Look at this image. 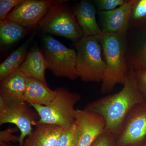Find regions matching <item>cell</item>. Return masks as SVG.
<instances>
[{"label": "cell", "mask_w": 146, "mask_h": 146, "mask_svg": "<svg viewBox=\"0 0 146 146\" xmlns=\"http://www.w3.org/2000/svg\"><path fill=\"white\" fill-rule=\"evenodd\" d=\"M144 102L137 86L135 72L128 70L121 91L89 103L84 109L101 117L105 123V130L117 136L131 110Z\"/></svg>", "instance_id": "1"}, {"label": "cell", "mask_w": 146, "mask_h": 146, "mask_svg": "<svg viewBox=\"0 0 146 146\" xmlns=\"http://www.w3.org/2000/svg\"><path fill=\"white\" fill-rule=\"evenodd\" d=\"M127 36L103 33L98 36L106 63L101 86L102 94L111 92L119 84L123 85L125 83L128 72L125 59Z\"/></svg>", "instance_id": "2"}, {"label": "cell", "mask_w": 146, "mask_h": 146, "mask_svg": "<svg viewBox=\"0 0 146 146\" xmlns=\"http://www.w3.org/2000/svg\"><path fill=\"white\" fill-rule=\"evenodd\" d=\"M56 89L57 94L48 105H30L39 115L37 123L53 125L68 129L76 122L74 106L80 100V96L63 87Z\"/></svg>", "instance_id": "3"}, {"label": "cell", "mask_w": 146, "mask_h": 146, "mask_svg": "<svg viewBox=\"0 0 146 146\" xmlns=\"http://www.w3.org/2000/svg\"><path fill=\"white\" fill-rule=\"evenodd\" d=\"M77 54L76 69L85 82H102L106 63L101 45L96 36H84L74 44Z\"/></svg>", "instance_id": "4"}, {"label": "cell", "mask_w": 146, "mask_h": 146, "mask_svg": "<svg viewBox=\"0 0 146 146\" xmlns=\"http://www.w3.org/2000/svg\"><path fill=\"white\" fill-rule=\"evenodd\" d=\"M58 0L39 23L37 28L46 33L63 36L74 44L84 36L73 11L66 3Z\"/></svg>", "instance_id": "5"}, {"label": "cell", "mask_w": 146, "mask_h": 146, "mask_svg": "<svg viewBox=\"0 0 146 146\" xmlns=\"http://www.w3.org/2000/svg\"><path fill=\"white\" fill-rule=\"evenodd\" d=\"M43 54L47 69L57 78L64 77L71 80L79 78L76 66V52L69 48L50 35L43 37Z\"/></svg>", "instance_id": "6"}, {"label": "cell", "mask_w": 146, "mask_h": 146, "mask_svg": "<svg viewBox=\"0 0 146 146\" xmlns=\"http://www.w3.org/2000/svg\"><path fill=\"white\" fill-rule=\"evenodd\" d=\"M39 116L31 106L24 100L7 102L0 98V125H15L20 131V146L36 125Z\"/></svg>", "instance_id": "7"}, {"label": "cell", "mask_w": 146, "mask_h": 146, "mask_svg": "<svg viewBox=\"0 0 146 146\" xmlns=\"http://www.w3.org/2000/svg\"><path fill=\"white\" fill-rule=\"evenodd\" d=\"M117 146H141L146 143V102L136 105L128 114L116 138Z\"/></svg>", "instance_id": "8"}, {"label": "cell", "mask_w": 146, "mask_h": 146, "mask_svg": "<svg viewBox=\"0 0 146 146\" xmlns=\"http://www.w3.org/2000/svg\"><path fill=\"white\" fill-rule=\"evenodd\" d=\"M58 0H24L9 13L6 20L16 21L32 30Z\"/></svg>", "instance_id": "9"}, {"label": "cell", "mask_w": 146, "mask_h": 146, "mask_svg": "<svg viewBox=\"0 0 146 146\" xmlns=\"http://www.w3.org/2000/svg\"><path fill=\"white\" fill-rule=\"evenodd\" d=\"M135 0H127L125 3L113 10L98 11L100 28L103 33L127 35Z\"/></svg>", "instance_id": "10"}, {"label": "cell", "mask_w": 146, "mask_h": 146, "mask_svg": "<svg viewBox=\"0 0 146 146\" xmlns=\"http://www.w3.org/2000/svg\"><path fill=\"white\" fill-rule=\"evenodd\" d=\"M75 117L80 131L78 146H91L104 131V119L96 113L84 109H76Z\"/></svg>", "instance_id": "11"}, {"label": "cell", "mask_w": 146, "mask_h": 146, "mask_svg": "<svg viewBox=\"0 0 146 146\" xmlns=\"http://www.w3.org/2000/svg\"><path fill=\"white\" fill-rule=\"evenodd\" d=\"M73 11L84 36H98L102 33L96 20L98 11L91 1L82 0L74 6Z\"/></svg>", "instance_id": "12"}, {"label": "cell", "mask_w": 146, "mask_h": 146, "mask_svg": "<svg viewBox=\"0 0 146 146\" xmlns=\"http://www.w3.org/2000/svg\"><path fill=\"white\" fill-rule=\"evenodd\" d=\"M139 36L127 39L125 59L128 70L146 71V27Z\"/></svg>", "instance_id": "13"}, {"label": "cell", "mask_w": 146, "mask_h": 146, "mask_svg": "<svg viewBox=\"0 0 146 146\" xmlns=\"http://www.w3.org/2000/svg\"><path fill=\"white\" fill-rule=\"evenodd\" d=\"M27 77L18 70L1 81L0 98L7 102L24 100Z\"/></svg>", "instance_id": "14"}, {"label": "cell", "mask_w": 146, "mask_h": 146, "mask_svg": "<svg viewBox=\"0 0 146 146\" xmlns=\"http://www.w3.org/2000/svg\"><path fill=\"white\" fill-rule=\"evenodd\" d=\"M35 127L25 139L23 146H55L64 130L58 126L37 122Z\"/></svg>", "instance_id": "15"}, {"label": "cell", "mask_w": 146, "mask_h": 146, "mask_svg": "<svg viewBox=\"0 0 146 146\" xmlns=\"http://www.w3.org/2000/svg\"><path fill=\"white\" fill-rule=\"evenodd\" d=\"M46 69V62L43 51L37 46L29 50L25 59L19 68L27 77L33 78L48 85L45 78Z\"/></svg>", "instance_id": "16"}, {"label": "cell", "mask_w": 146, "mask_h": 146, "mask_svg": "<svg viewBox=\"0 0 146 146\" xmlns=\"http://www.w3.org/2000/svg\"><path fill=\"white\" fill-rule=\"evenodd\" d=\"M57 93L56 89L52 90L38 80L28 77L23 100L30 105L47 106L51 102Z\"/></svg>", "instance_id": "17"}, {"label": "cell", "mask_w": 146, "mask_h": 146, "mask_svg": "<svg viewBox=\"0 0 146 146\" xmlns=\"http://www.w3.org/2000/svg\"><path fill=\"white\" fill-rule=\"evenodd\" d=\"M36 32H33L26 41L13 50L0 65V81L19 69L26 57L29 47L33 41Z\"/></svg>", "instance_id": "18"}, {"label": "cell", "mask_w": 146, "mask_h": 146, "mask_svg": "<svg viewBox=\"0 0 146 146\" xmlns=\"http://www.w3.org/2000/svg\"><path fill=\"white\" fill-rule=\"evenodd\" d=\"M32 30L11 20L0 22V43L1 47L11 46L18 42Z\"/></svg>", "instance_id": "19"}, {"label": "cell", "mask_w": 146, "mask_h": 146, "mask_svg": "<svg viewBox=\"0 0 146 146\" xmlns=\"http://www.w3.org/2000/svg\"><path fill=\"white\" fill-rule=\"evenodd\" d=\"M130 28L146 27V0H135L132 7Z\"/></svg>", "instance_id": "20"}, {"label": "cell", "mask_w": 146, "mask_h": 146, "mask_svg": "<svg viewBox=\"0 0 146 146\" xmlns=\"http://www.w3.org/2000/svg\"><path fill=\"white\" fill-rule=\"evenodd\" d=\"M80 131L75 122L70 127L64 129L55 146H78Z\"/></svg>", "instance_id": "21"}, {"label": "cell", "mask_w": 146, "mask_h": 146, "mask_svg": "<svg viewBox=\"0 0 146 146\" xmlns=\"http://www.w3.org/2000/svg\"><path fill=\"white\" fill-rule=\"evenodd\" d=\"M127 0H93L97 11H108L115 9L125 3Z\"/></svg>", "instance_id": "22"}, {"label": "cell", "mask_w": 146, "mask_h": 146, "mask_svg": "<svg viewBox=\"0 0 146 146\" xmlns=\"http://www.w3.org/2000/svg\"><path fill=\"white\" fill-rule=\"evenodd\" d=\"M117 136L104 130L91 146H117Z\"/></svg>", "instance_id": "23"}, {"label": "cell", "mask_w": 146, "mask_h": 146, "mask_svg": "<svg viewBox=\"0 0 146 146\" xmlns=\"http://www.w3.org/2000/svg\"><path fill=\"white\" fill-rule=\"evenodd\" d=\"M24 0H1L0 22L5 20L9 13Z\"/></svg>", "instance_id": "24"}, {"label": "cell", "mask_w": 146, "mask_h": 146, "mask_svg": "<svg viewBox=\"0 0 146 146\" xmlns=\"http://www.w3.org/2000/svg\"><path fill=\"white\" fill-rule=\"evenodd\" d=\"M17 129L16 128H8L0 131V143L11 144L19 143L20 137L14 135Z\"/></svg>", "instance_id": "25"}, {"label": "cell", "mask_w": 146, "mask_h": 146, "mask_svg": "<svg viewBox=\"0 0 146 146\" xmlns=\"http://www.w3.org/2000/svg\"><path fill=\"white\" fill-rule=\"evenodd\" d=\"M138 89L146 102V71L135 72Z\"/></svg>", "instance_id": "26"}, {"label": "cell", "mask_w": 146, "mask_h": 146, "mask_svg": "<svg viewBox=\"0 0 146 146\" xmlns=\"http://www.w3.org/2000/svg\"><path fill=\"white\" fill-rule=\"evenodd\" d=\"M0 146H20L19 145H13L11 144L5 143H0Z\"/></svg>", "instance_id": "27"}, {"label": "cell", "mask_w": 146, "mask_h": 146, "mask_svg": "<svg viewBox=\"0 0 146 146\" xmlns=\"http://www.w3.org/2000/svg\"><path fill=\"white\" fill-rule=\"evenodd\" d=\"M141 146H146V143H145V144H144V145H143Z\"/></svg>", "instance_id": "28"}]
</instances>
